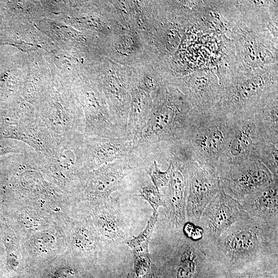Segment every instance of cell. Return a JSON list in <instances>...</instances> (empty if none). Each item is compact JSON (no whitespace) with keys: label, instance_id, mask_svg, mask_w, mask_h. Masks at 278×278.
Listing matches in <instances>:
<instances>
[{"label":"cell","instance_id":"cell-15","mask_svg":"<svg viewBox=\"0 0 278 278\" xmlns=\"http://www.w3.org/2000/svg\"><path fill=\"white\" fill-rule=\"evenodd\" d=\"M149 175L154 184V186L159 191V188L168 185L169 180L168 169L163 171L156 161H153L152 168L150 169Z\"/></svg>","mask_w":278,"mask_h":278},{"label":"cell","instance_id":"cell-1","mask_svg":"<svg viewBox=\"0 0 278 278\" xmlns=\"http://www.w3.org/2000/svg\"><path fill=\"white\" fill-rule=\"evenodd\" d=\"M197 113L186 98L166 92L158 100L144 128L132 138L135 149L182 141Z\"/></svg>","mask_w":278,"mask_h":278},{"label":"cell","instance_id":"cell-8","mask_svg":"<svg viewBox=\"0 0 278 278\" xmlns=\"http://www.w3.org/2000/svg\"><path fill=\"white\" fill-rule=\"evenodd\" d=\"M134 151L132 139L128 137L105 138L84 136V159L88 171L128 157Z\"/></svg>","mask_w":278,"mask_h":278},{"label":"cell","instance_id":"cell-17","mask_svg":"<svg viewBox=\"0 0 278 278\" xmlns=\"http://www.w3.org/2000/svg\"><path fill=\"white\" fill-rule=\"evenodd\" d=\"M141 196L150 204L155 212L159 206L163 204L159 191L153 185L143 187Z\"/></svg>","mask_w":278,"mask_h":278},{"label":"cell","instance_id":"cell-10","mask_svg":"<svg viewBox=\"0 0 278 278\" xmlns=\"http://www.w3.org/2000/svg\"><path fill=\"white\" fill-rule=\"evenodd\" d=\"M255 121L265 142L278 144L277 94L269 97L255 110Z\"/></svg>","mask_w":278,"mask_h":278},{"label":"cell","instance_id":"cell-9","mask_svg":"<svg viewBox=\"0 0 278 278\" xmlns=\"http://www.w3.org/2000/svg\"><path fill=\"white\" fill-rule=\"evenodd\" d=\"M241 211L238 201L225 193L221 187L203 211L210 231L218 235L236 220Z\"/></svg>","mask_w":278,"mask_h":278},{"label":"cell","instance_id":"cell-4","mask_svg":"<svg viewBox=\"0 0 278 278\" xmlns=\"http://www.w3.org/2000/svg\"><path fill=\"white\" fill-rule=\"evenodd\" d=\"M84 134L57 145L49 157L40 158L41 169L47 179L64 187L78 184L88 171L84 159Z\"/></svg>","mask_w":278,"mask_h":278},{"label":"cell","instance_id":"cell-3","mask_svg":"<svg viewBox=\"0 0 278 278\" xmlns=\"http://www.w3.org/2000/svg\"><path fill=\"white\" fill-rule=\"evenodd\" d=\"M216 171L221 187L237 200H242L277 181V178L256 158L236 164L219 163Z\"/></svg>","mask_w":278,"mask_h":278},{"label":"cell","instance_id":"cell-13","mask_svg":"<svg viewBox=\"0 0 278 278\" xmlns=\"http://www.w3.org/2000/svg\"><path fill=\"white\" fill-rule=\"evenodd\" d=\"M256 159L276 178L278 177V144L263 142L258 150Z\"/></svg>","mask_w":278,"mask_h":278},{"label":"cell","instance_id":"cell-19","mask_svg":"<svg viewBox=\"0 0 278 278\" xmlns=\"http://www.w3.org/2000/svg\"><path fill=\"white\" fill-rule=\"evenodd\" d=\"M99 227L101 232L110 238H114L118 234L114 222L105 217H101L99 220Z\"/></svg>","mask_w":278,"mask_h":278},{"label":"cell","instance_id":"cell-20","mask_svg":"<svg viewBox=\"0 0 278 278\" xmlns=\"http://www.w3.org/2000/svg\"><path fill=\"white\" fill-rule=\"evenodd\" d=\"M54 243L53 238L47 234H42L37 237L34 241V246L37 250L47 252Z\"/></svg>","mask_w":278,"mask_h":278},{"label":"cell","instance_id":"cell-2","mask_svg":"<svg viewBox=\"0 0 278 278\" xmlns=\"http://www.w3.org/2000/svg\"><path fill=\"white\" fill-rule=\"evenodd\" d=\"M233 117L215 108L198 112L182 141L193 159L216 170L228 144Z\"/></svg>","mask_w":278,"mask_h":278},{"label":"cell","instance_id":"cell-16","mask_svg":"<svg viewBox=\"0 0 278 278\" xmlns=\"http://www.w3.org/2000/svg\"><path fill=\"white\" fill-rule=\"evenodd\" d=\"M195 256L192 252L184 255L178 270L177 278H191L195 270Z\"/></svg>","mask_w":278,"mask_h":278},{"label":"cell","instance_id":"cell-6","mask_svg":"<svg viewBox=\"0 0 278 278\" xmlns=\"http://www.w3.org/2000/svg\"><path fill=\"white\" fill-rule=\"evenodd\" d=\"M232 116V131L218 164H236L249 159H256L258 148L265 142L256 126L254 113Z\"/></svg>","mask_w":278,"mask_h":278},{"label":"cell","instance_id":"cell-12","mask_svg":"<svg viewBox=\"0 0 278 278\" xmlns=\"http://www.w3.org/2000/svg\"><path fill=\"white\" fill-rule=\"evenodd\" d=\"M257 243L256 234L247 229L233 232L225 240L227 250L234 255L248 253L255 248Z\"/></svg>","mask_w":278,"mask_h":278},{"label":"cell","instance_id":"cell-7","mask_svg":"<svg viewBox=\"0 0 278 278\" xmlns=\"http://www.w3.org/2000/svg\"><path fill=\"white\" fill-rule=\"evenodd\" d=\"M187 172L186 208L188 213L199 217L221 186L216 170L194 160L188 162Z\"/></svg>","mask_w":278,"mask_h":278},{"label":"cell","instance_id":"cell-18","mask_svg":"<svg viewBox=\"0 0 278 278\" xmlns=\"http://www.w3.org/2000/svg\"><path fill=\"white\" fill-rule=\"evenodd\" d=\"M74 239L76 246L82 249H89L94 243L92 234L86 229H79L76 232Z\"/></svg>","mask_w":278,"mask_h":278},{"label":"cell","instance_id":"cell-11","mask_svg":"<svg viewBox=\"0 0 278 278\" xmlns=\"http://www.w3.org/2000/svg\"><path fill=\"white\" fill-rule=\"evenodd\" d=\"M277 181L246 197L244 206L250 211L267 215L277 212Z\"/></svg>","mask_w":278,"mask_h":278},{"label":"cell","instance_id":"cell-5","mask_svg":"<svg viewBox=\"0 0 278 278\" xmlns=\"http://www.w3.org/2000/svg\"><path fill=\"white\" fill-rule=\"evenodd\" d=\"M130 155L88 171L79 182L82 197L91 201H105L121 184L125 177L138 166Z\"/></svg>","mask_w":278,"mask_h":278},{"label":"cell","instance_id":"cell-14","mask_svg":"<svg viewBox=\"0 0 278 278\" xmlns=\"http://www.w3.org/2000/svg\"><path fill=\"white\" fill-rule=\"evenodd\" d=\"M157 218V213H154L148 223V226L143 233L138 237L128 241V245L140 255L143 253H147L148 243L151 232Z\"/></svg>","mask_w":278,"mask_h":278}]
</instances>
